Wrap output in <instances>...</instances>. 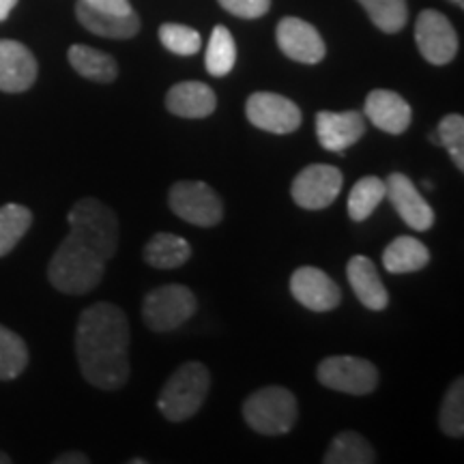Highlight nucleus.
Returning <instances> with one entry per match:
<instances>
[{
	"label": "nucleus",
	"mask_w": 464,
	"mask_h": 464,
	"mask_svg": "<svg viewBox=\"0 0 464 464\" xmlns=\"http://www.w3.org/2000/svg\"><path fill=\"white\" fill-rule=\"evenodd\" d=\"M208 387H211V374L207 365L198 362H188L174 372L161 390L158 398L160 413L168 421L181 423L194 417L205 404Z\"/></svg>",
	"instance_id": "3"
},
{
	"label": "nucleus",
	"mask_w": 464,
	"mask_h": 464,
	"mask_svg": "<svg viewBox=\"0 0 464 464\" xmlns=\"http://www.w3.org/2000/svg\"><path fill=\"white\" fill-rule=\"evenodd\" d=\"M84 3L91 5L92 9L112 15H130L133 11L130 0H84Z\"/></svg>",
	"instance_id": "33"
},
{
	"label": "nucleus",
	"mask_w": 464,
	"mask_h": 464,
	"mask_svg": "<svg viewBox=\"0 0 464 464\" xmlns=\"http://www.w3.org/2000/svg\"><path fill=\"white\" fill-rule=\"evenodd\" d=\"M75 17H78V22L86 31L108 39H131L140 31V17L133 14V11L130 15L103 14V11L92 9L84 0L75 3Z\"/></svg>",
	"instance_id": "19"
},
{
	"label": "nucleus",
	"mask_w": 464,
	"mask_h": 464,
	"mask_svg": "<svg viewBox=\"0 0 464 464\" xmlns=\"http://www.w3.org/2000/svg\"><path fill=\"white\" fill-rule=\"evenodd\" d=\"M0 464H11V458L7 454H3V451H0Z\"/></svg>",
	"instance_id": "36"
},
{
	"label": "nucleus",
	"mask_w": 464,
	"mask_h": 464,
	"mask_svg": "<svg viewBox=\"0 0 464 464\" xmlns=\"http://www.w3.org/2000/svg\"><path fill=\"white\" fill-rule=\"evenodd\" d=\"M324 464H372L376 462L374 448L359 432H340L332 440Z\"/></svg>",
	"instance_id": "23"
},
{
	"label": "nucleus",
	"mask_w": 464,
	"mask_h": 464,
	"mask_svg": "<svg viewBox=\"0 0 464 464\" xmlns=\"http://www.w3.org/2000/svg\"><path fill=\"white\" fill-rule=\"evenodd\" d=\"M363 116H368L370 123L379 127L381 131L400 136L409 130L413 112H411V106L404 102L402 95L387 89H376L365 97Z\"/></svg>",
	"instance_id": "16"
},
{
	"label": "nucleus",
	"mask_w": 464,
	"mask_h": 464,
	"mask_svg": "<svg viewBox=\"0 0 464 464\" xmlns=\"http://www.w3.org/2000/svg\"><path fill=\"white\" fill-rule=\"evenodd\" d=\"M69 235L48 265L52 286L65 295L95 290L106 274V263L119 249V219L97 198H80L67 216Z\"/></svg>",
	"instance_id": "1"
},
{
	"label": "nucleus",
	"mask_w": 464,
	"mask_h": 464,
	"mask_svg": "<svg viewBox=\"0 0 464 464\" xmlns=\"http://www.w3.org/2000/svg\"><path fill=\"white\" fill-rule=\"evenodd\" d=\"M69 65L78 72L82 78L92 80V82L110 84L114 82L116 75H119V67L116 61L106 52L89 48V45L75 44L67 52Z\"/></svg>",
	"instance_id": "21"
},
{
	"label": "nucleus",
	"mask_w": 464,
	"mask_h": 464,
	"mask_svg": "<svg viewBox=\"0 0 464 464\" xmlns=\"http://www.w3.org/2000/svg\"><path fill=\"white\" fill-rule=\"evenodd\" d=\"M160 42L166 50L179 56H194L198 54L202 37L194 28L183 24H161L160 26Z\"/></svg>",
	"instance_id": "30"
},
{
	"label": "nucleus",
	"mask_w": 464,
	"mask_h": 464,
	"mask_svg": "<svg viewBox=\"0 0 464 464\" xmlns=\"http://www.w3.org/2000/svg\"><path fill=\"white\" fill-rule=\"evenodd\" d=\"M33 224L31 208L22 205H5L0 207V256H7L22 237L26 235Z\"/></svg>",
	"instance_id": "26"
},
{
	"label": "nucleus",
	"mask_w": 464,
	"mask_h": 464,
	"mask_svg": "<svg viewBox=\"0 0 464 464\" xmlns=\"http://www.w3.org/2000/svg\"><path fill=\"white\" fill-rule=\"evenodd\" d=\"M15 5H17V0H0V22L7 20Z\"/></svg>",
	"instance_id": "35"
},
{
	"label": "nucleus",
	"mask_w": 464,
	"mask_h": 464,
	"mask_svg": "<svg viewBox=\"0 0 464 464\" xmlns=\"http://www.w3.org/2000/svg\"><path fill=\"white\" fill-rule=\"evenodd\" d=\"M430 263V252L415 237H398L382 252V266L390 274H415Z\"/></svg>",
	"instance_id": "20"
},
{
	"label": "nucleus",
	"mask_w": 464,
	"mask_h": 464,
	"mask_svg": "<svg viewBox=\"0 0 464 464\" xmlns=\"http://www.w3.org/2000/svg\"><path fill=\"white\" fill-rule=\"evenodd\" d=\"M451 3H456V5H460V7H462V3H464V0H451Z\"/></svg>",
	"instance_id": "40"
},
{
	"label": "nucleus",
	"mask_w": 464,
	"mask_h": 464,
	"mask_svg": "<svg viewBox=\"0 0 464 464\" xmlns=\"http://www.w3.org/2000/svg\"><path fill=\"white\" fill-rule=\"evenodd\" d=\"M130 321L112 304L89 305L75 327V357L92 387L116 392L130 381Z\"/></svg>",
	"instance_id": "2"
},
{
	"label": "nucleus",
	"mask_w": 464,
	"mask_h": 464,
	"mask_svg": "<svg viewBox=\"0 0 464 464\" xmlns=\"http://www.w3.org/2000/svg\"><path fill=\"white\" fill-rule=\"evenodd\" d=\"M423 188H426L428 191H432V189H434V185H432L430 181H423Z\"/></svg>",
	"instance_id": "39"
},
{
	"label": "nucleus",
	"mask_w": 464,
	"mask_h": 464,
	"mask_svg": "<svg viewBox=\"0 0 464 464\" xmlns=\"http://www.w3.org/2000/svg\"><path fill=\"white\" fill-rule=\"evenodd\" d=\"M440 147L448 149L451 161L458 170H464V119L460 114H448L440 121L437 130Z\"/></svg>",
	"instance_id": "31"
},
{
	"label": "nucleus",
	"mask_w": 464,
	"mask_h": 464,
	"mask_svg": "<svg viewBox=\"0 0 464 464\" xmlns=\"http://www.w3.org/2000/svg\"><path fill=\"white\" fill-rule=\"evenodd\" d=\"M297 398L280 385L263 387L243 402V420L254 432L266 434V437L290 432L297 423Z\"/></svg>",
	"instance_id": "4"
},
{
	"label": "nucleus",
	"mask_w": 464,
	"mask_h": 464,
	"mask_svg": "<svg viewBox=\"0 0 464 464\" xmlns=\"http://www.w3.org/2000/svg\"><path fill=\"white\" fill-rule=\"evenodd\" d=\"M342 183H344V177L335 166L312 164L295 177L290 194L297 207L307 211H321L334 205L342 191Z\"/></svg>",
	"instance_id": "8"
},
{
	"label": "nucleus",
	"mask_w": 464,
	"mask_h": 464,
	"mask_svg": "<svg viewBox=\"0 0 464 464\" xmlns=\"http://www.w3.org/2000/svg\"><path fill=\"white\" fill-rule=\"evenodd\" d=\"M26 342L15 332L0 324V381H14L26 370Z\"/></svg>",
	"instance_id": "27"
},
{
	"label": "nucleus",
	"mask_w": 464,
	"mask_h": 464,
	"mask_svg": "<svg viewBox=\"0 0 464 464\" xmlns=\"http://www.w3.org/2000/svg\"><path fill=\"white\" fill-rule=\"evenodd\" d=\"M385 198H390L398 216L413 230H430L434 224V211L426 198L415 188V183L402 172H393L385 181Z\"/></svg>",
	"instance_id": "12"
},
{
	"label": "nucleus",
	"mask_w": 464,
	"mask_h": 464,
	"mask_svg": "<svg viewBox=\"0 0 464 464\" xmlns=\"http://www.w3.org/2000/svg\"><path fill=\"white\" fill-rule=\"evenodd\" d=\"M316 379L329 390L351 393V396H368L379 385V370L368 359L335 355L318 363Z\"/></svg>",
	"instance_id": "7"
},
{
	"label": "nucleus",
	"mask_w": 464,
	"mask_h": 464,
	"mask_svg": "<svg viewBox=\"0 0 464 464\" xmlns=\"http://www.w3.org/2000/svg\"><path fill=\"white\" fill-rule=\"evenodd\" d=\"M415 44L430 65H448L458 52V34L448 17L434 9H426L417 15Z\"/></svg>",
	"instance_id": "9"
},
{
	"label": "nucleus",
	"mask_w": 464,
	"mask_h": 464,
	"mask_svg": "<svg viewBox=\"0 0 464 464\" xmlns=\"http://www.w3.org/2000/svg\"><path fill=\"white\" fill-rule=\"evenodd\" d=\"M196 307H198V301L188 286L166 284V286L150 290L144 297L142 318L150 332L166 334L188 323L194 316Z\"/></svg>",
	"instance_id": "5"
},
{
	"label": "nucleus",
	"mask_w": 464,
	"mask_h": 464,
	"mask_svg": "<svg viewBox=\"0 0 464 464\" xmlns=\"http://www.w3.org/2000/svg\"><path fill=\"white\" fill-rule=\"evenodd\" d=\"M290 293L312 312H332L340 305V286L318 266H299L290 277Z\"/></svg>",
	"instance_id": "11"
},
{
	"label": "nucleus",
	"mask_w": 464,
	"mask_h": 464,
	"mask_svg": "<svg viewBox=\"0 0 464 464\" xmlns=\"http://www.w3.org/2000/svg\"><path fill=\"white\" fill-rule=\"evenodd\" d=\"M365 133V116L357 110L346 112H323L316 114V138L324 150L346 153L348 147L357 144Z\"/></svg>",
	"instance_id": "14"
},
{
	"label": "nucleus",
	"mask_w": 464,
	"mask_h": 464,
	"mask_svg": "<svg viewBox=\"0 0 464 464\" xmlns=\"http://www.w3.org/2000/svg\"><path fill=\"white\" fill-rule=\"evenodd\" d=\"M430 142H432V144H437V147H439V138H437V131L430 133Z\"/></svg>",
	"instance_id": "38"
},
{
	"label": "nucleus",
	"mask_w": 464,
	"mask_h": 464,
	"mask_svg": "<svg viewBox=\"0 0 464 464\" xmlns=\"http://www.w3.org/2000/svg\"><path fill=\"white\" fill-rule=\"evenodd\" d=\"M219 5L228 14L243 17V20H256L269 11L271 0H219Z\"/></svg>",
	"instance_id": "32"
},
{
	"label": "nucleus",
	"mask_w": 464,
	"mask_h": 464,
	"mask_svg": "<svg viewBox=\"0 0 464 464\" xmlns=\"http://www.w3.org/2000/svg\"><path fill=\"white\" fill-rule=\"evenodd\" d=\"M247 121L258 130L277 133H293L301 125V110L297 103L277 92H254L246 103Z\"/></svg>",
	"instance_id": "10"
},
{
	"label": "nucleus",
	"mask_w": 464,
	"mask_h": 464,
	"mask_svg": "<svg viewBox=\"0 0 464 464\" xmlns=\"http://www.w3.org/2000/svg\"><path fill=\"white\" fill-rule=\"evenodd\" d=\"M276 37L284 56H288L290 61L316 65L327 54V48H324L323 37L316 28L310 22L299 20V17H284L277 24Z\"/></svg>",
	"instance_id": "13"
},
{
	"label": "nucleus",
	"mask_w": 464,
	"mask_h": 464,
	"mask_svg": "<svg viewBox=\"0 0 464 464\" xmlns=\"http://www.w3.org/2000/svg\"><path fill=\"white\" fill-rule=\"evenodd\" d=\"M191 258V246L183 237L170 235V232H158V235L144 246V260L153 269H179Z\"/></svg>",
	"instance_id": "22"
},
{
	"label": "nucleus",
	"mask_w": 464,
	"mask_h": 464,
	"mask_svg": "<svg viewBox=\"0 0 464 464\" xmlns=\"http://www.w3.org/2000/svg\"><path fill=\"white\" fill-rule=\"evenodd\" d=\"M385 200V181L379 177H363L348 194V216L353 222H365L374 208Z\"/></svg>",
	"instance_id": "24"
},
{
	"label": "nucleus",
	"mask_w": 464,
	"mask_h": 464,
	"mask_svg": "<svg viewBox=\"0 0 464 464\" xmlns=\"http://www.w3.org/2000/svg\"><path fill=\"white\" fill-rule=\"evenodd\" d=\"M439 426L448 437L460 439L464 434V381L462 376L451 382L439 411Z\"/></svg>",
	"instance_id": "29"
},
{
	"label": "nucleus",
	"mask_w": 464,
	"mask_h": 464,
	"mask_svg": "<svg viewBox=\"0 0 464 464\" xmlns=\"http://www.w3.org/2000/svg\"><path fill=\"white\" fill-rule=\"evenodd\" d=\"M89 456L80 454V451H67V454L54 458V464H89Z\"/></svg>",
	"instance_id": "34"
},
{
	"label": "nucleus",
	"mask_w": 464,
	"mask_h": 464,
	"mask_svg": "<svg viewBox=\"0 0 464 464\" xmlns=\"http://www.w3.org/2000/svg\"><path fill=\"white\" fill-rule=\"evenodd\" d=\"M37 58L24 44L0 39V91L24 92L37 80Z\"/></svg>",
	"instance_id": "15"
},
{
	"label": "nucleus",
	"mask_w": 464,
	"mask_h": 464,
	"mask_svg": "<svg viewBox=\"0 0 464 464\" xmlns=\"http://www.w3.org/2000/svg\"><path fill=\"white\" fill-rule=\"evenodd\" d=\"M359 5L374 22V26L382 33L402 31L409 17L406 0H359Z\"/></svg>",
	"instance_id": "28"
},
{
	"label": "nucleus",
	"mask_w": 464,
	"mask_h": 464,
	"mask_svg": "<svg viewBox=\"0 0 464 464\" xmlns=\"http://www.w3.org/2000/svg\"><path fill=\"white\" fill-rule=\"evenodd\" d=\"M168 205L177 218L200 228H213L224 219L222 198L202 181H179L168 191Z\"/></svg>",
	"instance_id": "6"
},
{
	"label": "nucleus",
	"mask_w": 464,
	"mask_h": 464,
	"mask_svg": "<svg viewBox=\"0 0 464 464\" xmlns=\"http://www.w3.org/2000/svg\"><path fill=\"white\" fill-rule=\"evenodd\" d=\"M346 277L351 288L355 290L357 299L362 301V305L374 312L385 310L387 304H390V293H387L372 260L365 256H353L348 260Z\"/></svg>",
	"instance_id": "18"
},
{
	"label": "nucleus",
	"mask_w": 464,
	"mask_h": 464,
	"mask_svg": "<svg viewBox=\"0 0 464 464\" xmlns=\"http://www.w3.org/2000/svg\"><path fill=\"white\" fill-rule=\"evenodd\" d=\"M237 63V45L230 31L226 26H216L207 45L205 65L207 72L216 78H224L232 72Z\"/></svg>",
	"instance_id": "25"
},
{
	"label": "nucleus",
	"mask_w": 464,
	"mask_h": 464,
	"mask_svg": "<svg viewBox=\"0 0 464 464\" xmlns=\"http://www.w3.org/2000/svg\"><path fill=\"white\" fill-rule=\"evenodd\" d=\"M168 112L181 119H207L216 112V91L205 82H179L166 95Z\"/></svg>",
	"instance_id": "17"
},
{
	"label": "nucleus",
	"mask_w": 464,
	"mask_h": 464,
	"mask_svg": "<svg viewBox=\"0 0 464 464\" xmlns=\"http://www.w3.org/2000/svg\"><path fill=\"white\" fill-rule=\"evenodd\" d=\"M131 464H147V460L144 458H133V460H130Z\"/></svg>",
	"instance_id": "37"
}]
</instances>
